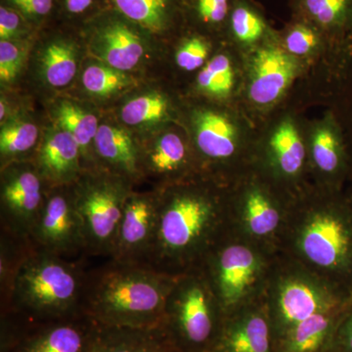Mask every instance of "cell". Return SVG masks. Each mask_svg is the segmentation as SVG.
<instances>
[{"label":"cell","mask_w":352,"mask_h":352,"mask_svg":"<svg viewBox=\"0 0 352 352\" xmlns=\"http://www.w3.org/2000/svg\"><path fill=\"white\" fill-rule=\"evenodd\" d=\"M196 180L157 189V232L147 265L173 276L200 267L229 227L228 186Z\"/></svg>","instance_id":"1"},{"label":"cell","mask_w":352,"mask_h":352,"mask_svg":"<svg viewBox=\"0 0 352 352\" xmlns=\"http://www.w3.org/2000/svg\"><path fill=\"white\" fill-rule=\"evenodd\" d=\"M279 252L352 291V210L346 197L316 187L292 201Z\"/></svg>","instance_id":"2"},{"label":"cell","mask_w":352,"mask_h":352,"mask_svg":"<svg viewBox=\"0 0 352 352\" xmlns=\"http://www.w3.org/2000/svg\"><path fill=\"white\" fill-rule=\"evenodd\" d=\"M176 278L144 264L110 259L87 271L82 311L101 325L161 327Z\"/></svg>","instance_id":"3"},{"label":"cell","mask_w":352,"mask_h":352,"mask_svg":"<svg viewBox=\"0 0 352 352\" xmlns=\"http://www.w3.org/2000/svg\"><path fill=\"white\" fill-rule=\"evenodd\" d=\"M87 271L80 261L36 250L14 284L6 312L46 322L82 311Z\"/></svg>","instance_id":"4"},{"label":"cell","mask_w":352,"mask_h":352,"mask_svg":"<svg viewBox=\"0 0 352 352\" xmlns=\"http://www.w3.org/2000/svg\"><path fill=\"white\" fill-rule=\"evenodd\" d=\"M277 254L229 227L212 245L200 267L226 316L263 300Z\"/></svg>","instance_id":"5"},{"label":"cell","mask_w":352,"mask_h":352,"mask_svg":"<svg viewBox=\"0 0 352 352\" xmlns=\"http://www.w3.org/2000/svg\"><path fill=\"white\" fill-rule=\"evenodd\" d=\"M351 296V289L315 274L279 252L263 296L275 342L314 315L346 307Z\"/></svg>","instance_id":"6"},{"label":"cell","mask_w":352,"mask_h":352,"mask_svg":"<svg viewBox=\"0 0 352 352\" xmlns=\"http://www.w3.org/2000/svg\"><path fill=\"white\" fill-rule=\"evenodd\" d=\"M224 315L201 267L178 275L164 309L168 337L178 352H210Z\"/></svg>","instance_id":"7"},{"label":"cell","mask_w":352,"mask_h":352,"mask_svg":"<svg viewBox=\"0 0 352 352\" xmlns=\"http://www.w3.org/2000/svg\"><path fill=\"white\" fill-rule=\"evenodd\" d=\"M242 178L244 182L228 186L229 228L279 254L294 200L263 175Z\"/></svg>","instance_id":"8"},{"label":"cell","mask_w":352,"mask_h":352,"mask_svg":"<svg viewBox=\"0 0 352 352\" xmlns=\"http://www.w3.org/2000/svg\"><path fill=\"white\" fill-rule=\"evenodd\" d=\"M131 182L107 170L83 171L74 195L85 232L87 254L111 258Z\"/></svg>","instance_id":"9"},{"label":"cell","mask_w":352,"mask_h":352,"mask_svg":"<svg viewBox=\"0 0 352 352\" xmlns=\"http://www.w3.org/2000/svg\"><path fill=\"white\" fill-rule=\"evenodd\" d=\"M51 189L34 162L6 166L1 183L0 229L30 237Z\"/></svg>","instance_id":"10"},{"label":"cell","mask_w":352,"mask_h":352,"mask_svg":"<svg viewBox=\"0 0 352 352\" xmlns=\"http://www.w3.org/2000/svg\"><path fill=\"white\" fill-rule=\"evenodd\" d=\"M30 238L36 249L62 258L72 259L87 254L73 184L52 187Z\"/></svg>","instance_id":"11"},{"label":"cell","mask_w":352,"mask_h":352,"mask_svg":"<svg viewBox=\"0 0 352 352\" xmlns=\"http://www.w3.org/2000/svg\"><path fill=\"white\" fill-rule=\"evenodd\" d=\"M87 34L90 50L95 56L122 72L131 71L140 64L151 36L115 10L90 21Z\"/></svg>","instance_id":"12"},{"label":"cell","mask_w":352,"mask_h":352,"mask_svg":"<svg viewBox=\"0 0 352 352\" xmlns=\"http://www.w3.org/2000/svg\"><path fill=\"white\" fill-rule=\"evenodd\" d=\"M25 322L27 328L22 330L16 322L7 352H87L98 324L85 312L51 321Z\"/></svg>","instance_id":"13"},{"label":"cell","mask_w":352,"mask_h":352,"mask_svg":"<svg viewBox=\"0 0 352 352\" xmlns=\"http://www.w3.org/2000/svg\"><path fill=\"white\" fill-rule=\"evenodd\" d=\"M159 190L151 194L132 193L124 206L111 259L147 265L157 224Z\"/></svg>","instance_id":"14"},{"label":"cell","mask_w":352,"mask_h":352,"mask_svg":"<svg viewBox=\"0 0 352 352\" xmlns=\"http://www.w3.org/2000/svg\"><path fill=\"white\" fill-rule=\"evenodd\" d=\"M210 352H276L274 332L264 300L226 315Z\"/></svg>","instance_id":"15"},{"label":"cell","mask_w":352,"mask_h":352,"mask_svg":"<svg viewBox=\"0 0 352 352\" xmlns=\"http://www.w3.org/2000/svg\"><path fill=\"white\" fill-rule=\"evenodd\" d=\"M195 143L201 168L226 171L237 166L242 148L235 126L223 115L214 111L198 113L195 120Z\"/></svg>","instance_id":"16"},{"label":"cell","mask_w":352,"mask_h":352,"mask_svg":"<svg viewBox=\"0 0 352 352\" xmlns=\"http://www.w3.org/2000/svg\"><path fill=\"white\" fill-rule=\"evenodd\" d=\"M34 163L52 187L74 184L83 173L80 146L60 127L45 134Z\"/></svg>","instance_id":"17"},{"label":"cell","mask_w":352,"mask_h":352,"mask_svg":"<svg viewBox=\"0 0 352 352\" xmlns=\"http://www.w3.org/2000/svg\"><path fill=\"white\" fill-rule=\"evenodd\" d=\"M197 166L188 146L176 133L164 134L146 151L141 150V175L159 178L163 188L195 177Z\"/></svg>","instance_id":"18"},{"label":"cell","mask_w":352,"mask_h":352,"mask_svg":"<svg viewBox=\"0 0 352 352\" xmlns=\"http://www.w3.org/2000/svg\"><path fill=\"white\" fill-rule=\"evenodd\" d=\"M291 55L277 47L258 50L252 60L250 97L258 105L277 101L289 87L296 74Z\"/></svg>","instance_id":"19"},{"label":"cell","mask_w":352,"mask_h":352,"mask_svg":"<svg viewBox=\"0 0 352 352\" xmlns=\"http://www.w3.org/2000/svg\"><path fill=\"white\" fill-rule=\"evenodd\" d=\"M176 351L164 326L116 327L97 324L87 352H170Z\"/></svg>","instance_id":"20"},{"label":"cell","mask_w":352,"mask_h":352,"mask_svg":"<svg viewBox=\"0 0 352 352\" xmlns=\"http://www.w3.org/2000/svg\"><path fill=\"white\" fill-rule=\"evenodd\" d=\"M94 151L102 170L133 182L141 175V149L126 131L102 124L94 139Z\"/></svg>","instance_id":"21"},{"label":"cell","mask_w":352,"mask_h":352,"mask_svg":"<svg viewBox=\"0 0 352 352\" xmlns=\"http://www.w3.org/2000/svg\"><path fill=\"white\" fill-rule=\"evenodd\" d=\"M344 308L321 312L291 329L277 340L276 352L330 351Z\"/></svg>","instance_id":"22"},{"label":"cell","mask_w":352,"mask_h":352,"mask_svg":"<svg viewBox=\"0 0 352 352\" xmlns=\"http://www.w3.org/2000/svg\"><path fill=\"white\" fill-rule=\"evenodd\" d=\"M31 238L0 229V303L1 314L10 302L14 284L20 270L36 251Z\"/></svg>","instance_id":"23"},{"label":"cell","mask_w":352,"mask_h":352,"mask_svg":"<svg viewBox=\"0 0 352 352\" xmlns=\"http://www.w3.org/2000/svg\"><path fill=\"white\" fill-rule=\"evenodd\" d=\"M113 10L150 34H160L170 27L175 0H109Z\"/></svg>","instance_id":"24"},{"label":"cell","mask_w":352,"mask_h":352,"mask_svg":"<svg viewBox=\"0 0 352 352\" xmlns=\"http://www.w3.org/2000/svg\"><path fill=\"white\" fill-rule=\"evenodd\" d=\"M41 69L44 80L52 87H65L74 80L78 69V50L68 39H52L43 48Z\"/></svg>","instance_id":"25"},{"label":"cell","mask_w":352,"mask_h":352,"mask_svg":"<svg viewBox=\"0 0 352 352\" xmlns=\"http://www.w3.org/2000/svg\"><path fill=\"white\" fill-rule=\"evenodd\" d=\"M55 119L60 129H64L75 138L82 151V161L94 160L90 155V145H94L95 136L98 131L97 118L80 106L64 101L57 106Z\"/></svg>","instance_id":"26"},{"label":"cell","mask_w":352,"mask_h":352,"mask_svg":"<svg viewBox=\"0 0 352 352\" xmlns=\"http://www.w3.org/2000/svg\"><path fill=\"white\" fill-rule=\"evenodd\" d=\"M38 140V126L28 120H15L4 126L0 133V152L3 168L25 162Z\"/></svg>","instance_id":"27"},{"label":"cell","mask_w":352,"mask_h":352,"mask_svg":"<svg viewBox=\"0 0 352 352\" xmlns=\"http://www.w3.org/2000/svg\"><path fill=\"white\" fill-rule=\"evenodd\" d=\"M168 102L157 92L140 95L127 102L122 109L120 118L129 126L155 124L166 119Z\"/></svg>","instance_id":"28"},{"label":"cell","mask_w":352,"mask_h":352,"mask_svg":"<svg viewBox=\"0 0 352 352\" xmlns=\"http://www.w3.org/2000/svg\"><path fill=\"white\" fill-rule=\"evenodd\" d=\"M83 87L95 96L108 97L131 87L132 80L126 72L106 64L89 65L82 75Z\"/></svg>","instance_id":"29"},{"label":"cell","mask_w":352,"mask_h":352,"mask_svg":"<svg viewBox=\"0 0 352 352\" xmlns=\"http://www.w3.org/2000/svg\"><path fill=\"white\" fill-rule=\"evenodd\" d=\"M198 87L201 91L217 97L230 94L234 85V72L230 59L226 55H217L200 72Z\"/></svg>","instance_id":"30"},{"label":"cell","mask_w":352,"mask_h":352,"mask_svg":"<svg viewBox=\"0 0 352 352\" xmlns=\"http://www.w3.org/2000/svg\"><path fill=\"white\" fill-rule=\"evenodd\" d=\"M230 28L234 36L244 43H256L266 29L263 18L245 4L234 7L230 14Z\"/></svg>","instance_id":"31"},{"label":"cell","mask_w":352,"mask_h":352,"mask_svg":"<svg viewBox=\"0 0 352 352\" xmlns=\"http://www.w3.org/2000/svg\"><path fill=\"white\" fill-rule=\"evenodd\" d=\"M302 6L315 22L329 27L344 19L349 0H302Z\"/></svg>","instance_id":"32"},{"label":"cell","mask_w":352,"mask_h":352,"mask_svg":"<svg viewBox=\"0 0 352 352\" xmlns=\"http://www.w3.org/2000/svg\"><path fill=\"white\" fill-rule=\"evenodd\" d=\"M25 56L24 41H0V80L9 83L20 73Z\"/></svg>","instance_id":"33"},{"label":"cell","mask_w":352,"mask_h":352,"mask_svg":"<svg viewBox=\"0 0 352 352\" xmlns=\"http://www.w3.org/2000/svg\"><path fill=\"white\" fill-rule=\"evenodd\" d=\"M32 25L12 7H0V41H24L31 34Z\"/></svg>","instance_id":"34"},{"label":"cell","mask_w":352,"mask_h":352,"mask_svg":"<svg viewBox=\"0 0 352 352\" xmlns=\"http://www.w3.org/2000/svg\"><path fill=\"white\" fill-rule=\"evenodd\" d=\"M210 48L199 36L185 41L176 52V64L184 71L192 72L200 68L207 60Z\"/></svg>","instance_id":"35"},{"label":"cell","mask_w":352,"mask_h":352,"mask_svg":"<svg viewBox=\"0 0 352 352\" xmlns=\"http://www.w3.org/2000/svg\"><path fill=\"white\" fill-rule=\"evenodd\" d=\"M287 50L293 55H307L318 44V36L314 29L305 25L292 28L285 38Z\"/></svg>","instance_id":"36"},{"label":"cell","mask_w":352,"mask_h":352,"mask_svg":"<svg viewBox=\"0 0 352 352\" xmlns=\"http://www.w3.org/2000/svg\"><path fill=\"white\" fill-rule=\"evenodd\" d=\"M4 4L19 11L34 25L43 22L50 15L54 0H4Z\"/></svg>","instance_id":"37"},{"label":"cell","mask_w":352,"mask_h":352,"mask_svg":"<svg viewBox=\"0 0 352 352\" xmlns=\"http://www.w3.org/2000/svg\"><path fill=\"white\" fill-rule=\"evenodd\" d=\"M197 18L206 25H219L229 14V0H194Z\"/></svg>","instance_id":"38"},{"label":"cell","mask_w":352,"mask_h":352,"mask_svg":"<svg viewBox=\"0 0 352 352\" xmlns=\"http://www.w3.org/2000/svg\"><path fill=\"white\" fill-rule=\"evenodd\" d=\"M329 352H352V296L340 316Z\"/></svg>","instance_id":"39"},{"label":"cell","mask_w":352,"mask_h":352,"mask_svg":"<svg viewBox=\"0 0 352 352\" xmlns=\"http://www.w3.org/2000/svg\"><path fill=\"white\" fill-rule=\"evenodd\" d=\"M96 0H62L67 15L78 17L89 13L94 9Z\"/></svg>","instance_id":"40"},{"label":"cell","mask_w":352,"mask_h":352,"mask_svg":"<svg viewBox=\"0 0 352 352\" xmlns=\"http://www.w3.org/2000/svg\"><path fill=\"white\" fill-rule=\"evenodd\" d=\"M7 113V106L6 102L1 100V104H0V120L1 122H3V120L6 118Z\"/></svg>","instance_id":"41"},{"label":"cell","mask_w":352,"mask_h":352,"mask_svg":"<svg viewBox=\"0 0 352 352\" xmlns=\"http://www.w3.org/2000/svg\"><path fill=\"white\" fill-rule=\"evenodd\" d=\"M344 197H346L347 203L349 204V206H351V210H352V192H351V194H349V195L344 196Z\"/></svg>","instance_id":"42"},{"label":"cell","mask_w":352,"mask_h":352,"mask_svg":"<svg viewBox=\"0 0 352 352\" xmlns=\"http://www.w3.org/2000/svg\"><path fill=\"white\" fill-rule=\"evenodd\" d=\"M170 352H178L177 351H170Z\"/></svg>","instance_id":"43"}]
</instances>
